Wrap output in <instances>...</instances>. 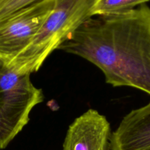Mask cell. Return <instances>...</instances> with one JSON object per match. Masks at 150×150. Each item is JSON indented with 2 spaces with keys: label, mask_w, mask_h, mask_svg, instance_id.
<instances>
[{
  "label": "cell",
  "mask_w": 150,
  "mask_h": 150,
  "mask_svg": "<svg viewBox=\"0 0 150 150\" xmlns=\"http://www.w3.org/2000/svg\"><path fill=\"white\" fill-rule=\"evenodd\" d=\"M54 3L55 0H45L0 23V62L4 66H8L32 42Z\"/></svg>",
  "instance_id": "277c9868"
},
{
  "label": "cell",
  "mask_w": 150,
  "mask_h": 150,
  "mask_svg": "<svg viewBox=\"0 0 150 150\" xmlns=\"http://www.w3.org/2000/svg\"><path fill=\"white\" fill-rule=\"evenodd\" d=\"M109 150H150V102L123 117L111 133Z\"/></svg>",
  "instance_id": "8992f818"
},
{
  "label": "cell",
  "mask_w": 150,
  "mask_h": 150,
  "mask_svg": "<svg viewBox=\"0 0 150 150\" xmlns=\"http://www.w3.org/2000/svg\"><path fill=\"white\" fill-rule=\"evenodd\" d=\"M95 0H55L54 8L27 47L6 67L19 74L37 72L48 56L92 17Z\"/></svg>",
  "instance_id": "7a4b0ae2"
},
{
  "label": "cell",
  "mask_w": 150,
  "mask_h": 150,
  "mask_svg": "<svg viewBox=\"0 0 150 150\" xmlns=\"http://www.w3.org/2000/svg\"><path fill=\"white\" fill-rule=\"evenodd\" d=\"M45 0H0V23L30 6Z\"/></svg>",
  "instance_id": "ba28073f"
},
{
  "label": "cell",
  "mask_w": 150,
  "mask_h": 150,
  "mask_svg": "<svg viewBox=\"0 0 150 150\" xmlns=\"http://www.w3.org/2000/svg\"><path fill=\"white\" fill-rule=\"evenodd\" d=\"M41 89L34 86L30 75L19 74L4 64L0 67V149L29 123L32 110L43 101Z\"/></svg>",
  "instance_id": "3957f363"
},
{
  "label": "cell",
  "mask_w": 150,
  "mask_h": 150,
  "mask_svg": "<svg viewBox=\"0 0 150 150\" xmlns=\"http://www.w3.org/2000/svg\"><path fill=\"white\" fill-rule=\"evenodd\" d=\"M1 65H2V63H1V62H0V67H1Z\"/></svg>",
  "instance_id": "9c48e42d"
},
{
  "label": "cell",
  "mask_w": 150,
  "mask_h": 150,
  "mask_svg": "<svg viewBox=\"0 0 150 150\" xmlns=\"http://www.w3.org/2000/svg\"><path fill=\"white\" fill-rule=\"evenodd\" d=\"M150 0H95L92 8L94 16H111L131 10Z\"/></svg>",
  "instance_id": "52a82bcc"
},
{
  "label": "cell",
  "mask_w": 150,
  "mask_h": 150,
  "mask_svg": "<svg viewBox=\"0 0 150 150\" xmlns=\"http://www.w3.org/2000/svg\"><path fill=\"white\" fill-rule=\"evenodd\" d=\"M111 135L106 117L89 109L69 126L62 150H109Z\"/></svg>",
  "instance_id": "5b68a950"
},
{
  "label": "cell",
  "mask_w": 150,
  "mask_h": 150,
  "mask_svg": "<svg viewBox=\"0 0 150 150\" xmlns=\"http://www.w3.org/2000/svg\"><path fill=\"white\" fill-rule=\"evenodd\" d=\"M57 50L95 64L114 87L136 88L150 95V7L146 4L120 14L92 17Z\"/></svg>",
  "instance_id": "6da1fadb"
}]
</instances>
